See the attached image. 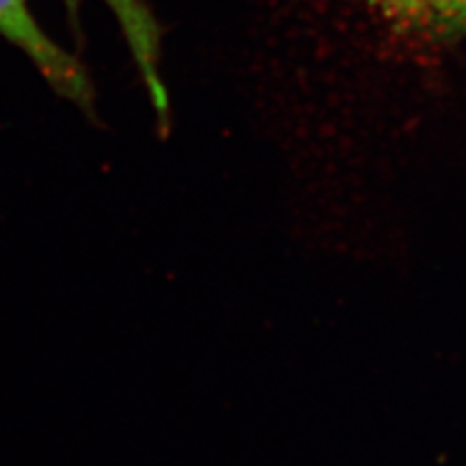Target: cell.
<instances>
[{
  "label": "cell",
  "mask_w": 466,
  "mask_h": 466,
  "mask_svg": "<svg viewBox=\"0 0 466 466\" xmlns=\"http://www.w3.org/2000/svg\"><path fill=\"white\" fill-rule=\"evenodd\" d=\"M0 35L34 63L56 96L76 106L87 119H96V90L90 76L78 58L37 24L27 0H0Z\"/></svg>",
  "instance_id": "1"
},
{
  "label": "cell",
  "mask_w": 466,
  "mask_h": 466,
  "mask_svg": "<svg viewBox=\"0 0 466 466\" xmlns=\"http://www.w3.org/2000/svg\"><path fill=\"white\" fill-rule=\"evenodd\" d=\"M70 12L76 14L82 0H65ZM104 3L119 24L127 39V46L133 55L137 68L140 72L142 84L148 92L150 104L157 116V127L162 135H167L171 128V104L167 87L159 72L162 63V29L157 25L152 10L146 0H99Z\"/></svg>",
  "instance_id": "2"
},
{
  "label": "cell",
  "mask_w": 466,
  "mask_h": 466,
  "mask_svg": "<svg viewBox=\"0 0 466 466\" xmlns=\"http://www.w3.org/2000/svg\"><path fill=\"white\" fill-rule=\"evenodd\" d=\"M399 32L428 41L466 37V0H354Z\"/></svg>",
  "instance_id": "3"
}]
</instances>
